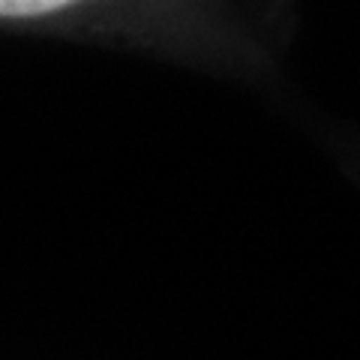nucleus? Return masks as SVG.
Instances as JSON below:
<instances>
[{"mask_svg": "<svg viewBox=\"0 0 360 360\" xmlns=\"http://www.w3.org/2000/svg\"><path fill=\"white\" fill-rule=\"evenodd\" d=\"M87 0H0V18L6 21H37L58 18L72 9H82Z\"/></svg>", "mask_w": 360, "mask_h": 360, "instance_id": "1", "label": "nucleus"}]
</instances>
